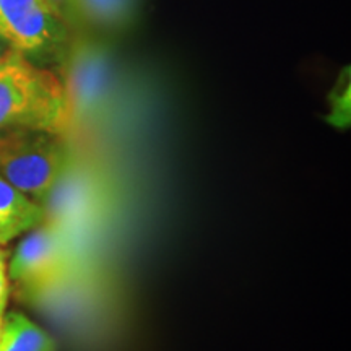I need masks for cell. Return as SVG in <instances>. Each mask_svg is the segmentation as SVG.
<instances>
[{
  "mask_svg": "<svg viewBox=\"0 0 351 351\" xmlns=\"http://www.w3.org/2000/svg\"><path fill=\"white\" fill-rule=\"evenodd\" d=\"M0 351H56V343L49 333L23 314L10 313L3 317Z\"/></svg>",
  "mask_w": 351,
  "mask_h": 351,
  "instance_id": "obj_6",
  "label": "cell"
},
{
  "mask_svg": "<svg viewBox=\"0 0 351 351\" xmlns=\"http://www.w3.org/2000/svg\"><path fill=\"white\" fill-rule=\"evenodd\" d=\"M0 270H7V254L0 249Z\"/></svg>",
  "mask_w": 351,
  "mask_h": 351,
  "instance_id": "obj_11",
  "label": "cell"
},
{
  "mask_svg": "<svg viewBox=\"0 0 351 351\" xmlns=\"http://www.w3.org/2000/svg\"><path fill=\"white\" fill-rule=\"evenodd\" d=\"M41 204L13 187L0 176V244L10 243L44 221Z\"/></svg>",
  "mask_w": 351,
  "mask_h": 351,
  "instance_id": "obj_5",
  "label": "cell"
},
{
  "mask_svg": "<svg viewBox=\"0 0 351 351\" xmlns=\"http://www.w3.org/2000/svg\"><path fill=\"white\" fill-rule=\"evenodd\" d=\"M70 25L46 0H0V36L23 56L65 49Z\"/></svg>",
  "mask_w": 351,
  "mask_h": 351,
  "instance_id": "obj_3",
  "label": "cell"
},
{
  "mask_svg": "<svg viewBox=\"0 0 351 351\" xmlns=\"http://www.w3.org/2000/svg\"><path fill=\"white\" fill-rule=\"evenodd\" d=\"M46 2L49 3L52 10H54L59 16H62V19L67 21L70 26H72L73 23H77L73 0H46Z\"/></svg>",
  "mask_w": 351,
  "mask_h": 351,
  "instance_id": "obj_8",
  "label": "cell"
},
{
  "mask_svg": "<svg viewBox=\"0 0 351 351\" xmlns=\"http://www.w3.org/2000/svg\"><path fill=\"white\" fill-rule=\"evenodd\" d=\"M134 0H73L77 21L95 26H119L130 16Z\"/></svg>",
  "mask_w": 351,
  "mask_h": 351,
  "instance_id": "obj_7",
  "label": "cell"
},
{
  "mask_svg": "<svg viewBox=\"0 0 351 351\" xmlns=\"http://www.w3.org/2000/svg\"><path fill=\"white\" fill-rule=\"evenodd\" d=\"M69 252L59 231L43 226L29 232L13 254L8 274L28 298L46 295L65 278Z\"/></svg>",
  "mask_w": 351,
  "mask_h": 351,
  "instance_id": "obj_4",
  "label": "cell"
},
{
  "mask_svg": "<svg viewBox=\"0 0 351 351\" xmlns=\"http://www.w3.org/2000/svg\"><path fill=\"white\" fill-rule=\"evenodd\" d=\"M8 298V278L7 271L0 270V309H5Z\"/></svg>",
  "mask_w": 351,
  "mask_h": 351,
  "instance_id": "obj_9",
  "label": "cell"
},
{
  "mask_svg": "<svg viewBox=\"0 0 351 351\" xmlns=\"http://www.w3.org/2000/svg\"><path fill=\"white\" fill-rule=\"evenodd\" d=\"M3 311L5 309H0V330H2V324H3Z\"/></svg>",
  "mask_w": 351,
  "mask_h": 351,
  "instance_id": "obj_12",
  "label": "cell"
},
{
  "mask_svg": "<svg viewBox=\"0 0 351 351\" xmlns=\"http://www.w3.org/2000/svg\"><path fill=\"white\" fill-rule=\"evenodd\" d=\"M72 127L64 82L19 51L0 60V132L47 130L65 135Z\"/></svg>",
  "mask_w": 351,
  "mask_h": 351,
  "instance_id": "obj_1",
  "label": "cell"
},
{
  "mask_svg": "<svg viewBox=\"0 0 351 351\" xmlns=\"http://www.w3.org/2000/svg\"><path fill=\"white\" fill-rule=\"evenodd\" d=\"M70 166L65 135L47 130L0 132V176L34 202H46Z\"/></svg>",
  "mask_w": 351,
  "mask_h": 351,
  "instance_id": "obj_2",
  "label": "cell"
},
{
  "mask_svg": "<svg viewBox=\"0 0 351 351\" xmlns=\"http://www.w3.org/2000/svg\"><path fill=\"white\" fill-rule=\"evenodd\" d=\"M10 51H13L10 44H8V43L5 41V39H3L2 36H0V60H2L3 57H5Z\"/></svg>",
  "mask_w": 351,
  "mask_h": 351,
  "instance_id": "obj_10",
  "label": "cell"
}]
</instances>
